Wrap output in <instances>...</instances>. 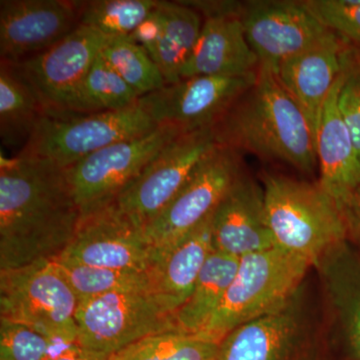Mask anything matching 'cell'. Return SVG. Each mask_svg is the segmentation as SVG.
I'll use <instances>...</instances> for the list:
<instances>
[{
    "label": "cell",
    "mask_w": 360,
    "mask_h": 360,
    "mask_svg": "<svg viewBox=\"0 0 360 360\" xmlns=\"http://www.w3.org/2000/svg\"><path fill=\"white\" fill-rule=\"evenodd\" d=\"M352 51L338 37L279 63L272 72L283 89L300 106L316 134L322 108Z\"/></svg>",
    "instance_id": "cell-20"
},
{
    "label": "cell",
    "mask_w": 360,
    "mask_h": 360,
    "mask_svg": "<svg viewBox=\"0 0 360 360\" xmlns=\"http://www.w3.org/2000/svg\"><path fill=\"white\" fill-rule=\"evenodd\" d=\"M99 54L141 96L167 84L148 52L129 37H111Z\"/></svg>",
    "instance_id": "cell-29"
},
{
    "label": "cell",
    "mask_w": 360,
    "mask_h": 360,
    "mask_svg": "<svg viewBox=\"0 0 360 360\" xmlns=\"http://www.w3.org/2000/svg\"><path fill=\"white\" fill-rule=\"evenodd\" d=\"M52 262L77 296L78 302L115 291H148L146 272L90 266L59 258Z\"/></svg>",
    "instance_id": "cell-27"
},
{
    "label": "cell",
    "mask_w": 360,
    "mask_h": 360,
    "mask_svg": "<svg viewBox=\"0 0 360 360\" xmlns=\"http://www.w3.org/2000/svg\"><path fill=\"white\" fill-rule=\"evenodd\" d=\"M241 21L259 66L271 70L285 59L338 39L307 11L302 1H246Z\"/></svg>",
    "instance_id": "cell-13"
},
{
    "label": "cell",
    "mask_w": 360,
    "mask_h": 360,
    "mask_svg": "<svg viewBox=\"0 0 360 360\" xmlns=\"http://www.w3.org/2000/svg\"><path fill=\"white\" fill-rule=\"evenodd\" d=\"M219 345L198 336L168 331L146 336L108 360H217Z\"/></svg>",
    "instance_id": "cell-28"
},
{
    "label": "cell",
    "mask_w": 360,
    "mask_h": 360,
    "mask_svg": "<svg viewBox=\"0 0 360 360\" xmlns=\"http://www.w3.org/2000/svg\"><path fill=\"white\" fill-rule=\"evenodd\" d=\"M243 174L240 153L217 144L167 207L144 229L153 250L169 248L200 226Z\"/></svg>",
    "instance_id": "cell-11"
},
{
    "label": "cell",
    "mask_w": 360,
    "mask_h": 360,
    "mask_svg": "<svg viewBox=\"0 0 360 360\" xmlns=\"http://www.w3.org/2000/svg\"><path fill=\"white\" fill-rule=\"evenodd\" d=\"M212 238L213 250L238 258L274 248L264 187L241 175L213 212Z\"/></svg>",
    "instance_id": "cell-18"
},
{
    "label": "cell",
    "mask_w": 360,
    "mask_h": 360,
    "mask_svg": "<svg viewBox=\"0 0 360 360\" xmlns=\"http://www.w3.org/2000/svg\"><path fill=\"white\" fill-rule=\"evenodd\" d=\"M205 18L219 16H241L245 2L229 0H187L182 1Z\"/></svg>",
    "instance_id": "cell-35"
},
{
    "label": "cell",
    "mask_w": 360,
    "mask_h": 360,
    "mask_svg": "<svg viewBox=\"0 0 360 360\" xmlns=\"http://www.w3.org/2000/svg\"><path fill=\"white\" fill-rule=\"evenodd\" d=\"M162 13H161L160 1H158L155 8L141 21V25L137 26L129 37V39L135 44L141 45L153 61L155 59L161 33H162Z\"/></svg>",
    "instance_id": "cell-34"
},
{
    "label": "cell",
    "mask_w": 360,
    "mask_h": 360,
    "mask_svg": "<svg viewBox=\"0 0 360 360\" xmlns=\"http://www.w3.org/2000/svg\"><path fill=\"white\" fill-rule=\"evenodd\" d=\"M75 323L78 345L108 357L146 336L176 331L174 315L148 290L115 291L78 302Z\"/></svg>",
    "instance_id": "cell-8"
},
{
    "label": "cell",
    "mask_w": 360,
    "mask_h": 360,
    "mask_svg": "<svg viewBox=\"0 0 360 360\" xmlns=\"http://www.w3.org/2000/svg\"><path fill=\"white\" fill-rule=\"evenodd\" d=\"M212 130L220 146L283 161L307 174L319 167L309 120L267 66L258 68L255 84Z\"/></svg>",
    "instance_id": "cell-2"
},
{
    "label": "cell",
    "mask_w": 360,
    "mask_h": 360,
    "mask_svg": "<svg viewBox=\"0 0 360 360\" xmlns=\"http://www.w3.org/2000/svg\"><path fill=\"white\" fill-rule=\"evenodd\" d=\"M141 97L99 54L73 94L68 113L122 110L134 105Z\"/></svg>",
    "instance_id": "cell-26"
},
{
    "label": "cell",
    "mask_w": 360,
    "mask_h": 360,
    "mask_svg": "<svg viewBox=\"0 0 360 360\" xmlns=\"http://www.w3.org/2000/svg\"><path fill=\"white\" fill-rule=\"evenodd\" d=\"M160 6L163 26L155 61L165 84H172L181 80L203 22L200 14L182 1H160Z\"/></svg>",
    "instance_id": "cell-25"
},
{
    "label": "cell",
    "mask_w": 360,
    "mask_h": 360,
    "mask_svg": "<svg viewBox=\"0 0 360 360\" xmlns=\"http://www.w3.org/2000/svg\"><path fill=\"white\" fill-rule=\"evenodd\" d=\"M158 0H96L82 2L79 25L108 37H129L155 6Z\"/></svg>",
    "instance_id": "cell-30"
},
{
    "label": "cell",
    "mask_w": 360,
    "mask_h": 360,
    "mask_svg": "<svg viewBox=\"0 0 360 360\" xmlns=\"http://www.w3.org/2000/svg\"><path fill=\"white\" fill-rule=\"evenodd\" d=\"M265 212L277 248L314 264L333 246L347 240L335 200L319 184L265 174Z\"/></svg>",
    "instance_id": "cell-4"
},
{
    "label": "cell",
    "mask_w": 360,
    "mask_h": 360,
    "mask_svg": "<svg viewBox=\"0 0 360 360\" xmlns=\"http://www.w3.org/2000/svg\"><path fill=\"white\" fill-rule=\"evenodd\" d=\"M80 8L68 0H1V60L16 63L58 44L79 25Z\"/></svg>",
    "instance_id": "cell-17"
},
{
    "label": "cell",
    "mask_w": 360,
    "mask_h": 360,
    "mask_svg": "<svg viewBox=\"0 0 360 360\" xmlns=\"http://www.w3.org/2000/svg\"><path fill=\"white\" fill-rule=\"evenodd\" d=\"M257 80V72L234 77L198 75L165 84L139 101L156 125L186 134L212 127Z\"/></svg>",
    "instance_id": "cell-12"
},
{
    "label": "cell",
    "mask_w": 360,
    "mask_h": 360,
    "mask_svg": "<svg viewBox=\"0 0 360 360\" xmlns=\"http://www.w3.org/2000/svg\"><path fill=\"white\" fill-rule=\"evenodd\" d=\"M44 360H108V356L89 352L77 342H51L49 354Z\"/></svg>",
    "instance_id": "cell-36"
},
{
    "label": "cell",
    "mask_w": 360,
    "mask_h": 360,
    "mask_svg": "<svg viewBox=\"0 0 360 360\" xmlns=\"http://www.w3.org/2000/svg\"><path fill=\"white\" fill-rule=\"evenodd\" d=\"M80 217L65 169L1 155L0 270L58 258L72 240Z\"/></svg>",
    "instance_id": "cell-1"
},
{
    "label": "cell",
    "mask_w": 360,
    "mask_h": 360,
    "mask_svg": "<svg viewBox=\"0 0 360 360\" xmlns=\"http://www.w3.org/2000/svg\"><path fill=\"white\" fill-rule=\"evenodd\" d=\"M179 134L174 127L158 125L149 134L115 142L66 168L82 215L115 202L149 161Z\"/></svg>",
    "instance_id": "cell-10"
},
{
    "label": "cell",
    "mask_w": 360,
    "mask_h": 360,
    "mask_svg": "<svg viewBox=\"0 0 360 360\" xmlns=\"http://www.w3.org/2000/svg\"><path fill=\"white\" fill-rule=\"evenodd\" d=\"M331 89L322 108L315 134L319 184L335 200L340 212L360 186V160L352 135L338 108V96L348 65Z\"/></svg>",
    "instance_id": "cell-19"
},
{
    "label": "cell",
    "mask_w": 360,
    "mask_h": 360,
    "mask_svg": "<svg viewBox=\"0 0 360 360\" xmlns=\"http://www.w3.org/2000/svg\"><path fill=\"white\" fill-rule=\"evenodd\" d=\"M51 345L33 329L0 319V360H44Z\"/></svg>",
    "instance_id": "cell-32"
},
{
    "label": "cell",
    "mask_w": 360,
    "mask_h": 360,
    "mask_svg": "<svg viewBox=\"0 0 360 360\" xmlns=\"http://www.w3.org/2000/svg\"><path fill=\"white\" fill-rule=\"evenodd\" d=\"M153 253L143 231L113 202L82 214L72 240L58 258L90 266L146 272Z\"/></svg>",
    "instance_id": "cell-15"
},
{
    "label": "cell",
    "mask_w": 360,
    "mask_h": 360,
    "mask_svg": "<svg viewBox=\"0 0 360 360\" xmlns=\"http://www.w3.org/2000/svg\"><path fill=\"white\" fill-rule=\"evenodd\" d=\"M110 39L78 25L46 51L14 63L34 90L45 113L66 115L73 94Z\"/></svg>",
    "instance_id": "cell-14"
},
{
    "label": "cell",
    "mask_w": 360,
    "mask_h": 360,
    "mask_svg": "<svg viewBox=\"0 0 360 360\" xmlns=\"http://www.w3.org/2000/svg\"><path fill=\"white\" fill-rule=\"evenodd\" d=\"M158 127L139 101L124 110L108 112L45 113L18 155L66 169L110 144L141 136Z\"/></svg>",
    "instance_id": "cell-6"
},
{
    "label": "cell",
    "mask_w": 360,
    "mask_h": 360,
    "mask_svg": "<svg viewBox=\"0 0 360 360\" xmlns=\"http://www.w3.org/2000/svg\"><path fill=\"white\" fill-rule=\"evenodd\" d=\"M217 360H331L323 312L307 279L276 309L225 336Z\"/></svg>",
    "instance_id": "cell-3"
},
{
    "label": "cell",
    "mask_w": 360,
    "mask_h": 360,
    "mask_svg": "<svg viewBox=\"0 0 360 360\" xmlns=\"http://www.w3.org/2000/svg\"><path fill=\"white\" fill-rule=\"evenodd\" d=\"M239 258L212 250L186 302L174 314L177 333L200 335L224 302L238 272Z\"/></svg>",
    "instance_id": "cell-23"
},
{
    "label": "cell",
    "mask_w": 360,
    "mask_h": 360,
    "mask_svg": "<svg viewBox=\"0 0 360 360\" xmlns=\"http://www.w3.org/2000/svg\"><path fill=\"white\" fill-rule=\"evenodd\" d=\"M347 240L360 250V186L341 210Z\"/></svg>",
    "instance_id": "cell-37"
},
{
    "label": "cell",
    "mask_w": 360,
    "mask_h": 360,
    "mask_svg": "<svg viewBox=\"0 0 360 360\" xmlns=\"http://www.w3.org/2000/svg\"><path fill=\"white\" fill-rule=\"evenodd\" d=\"M329 340L349 360H360V250L348 240L326 251L314 264Z\"/></svg>",
    "instance_id": "cell-16"
},
{
    "label": "cell",
    "mask_w": 360,
    "mask_h": 360,
    "mask_svg": "<svg viewBox=\"0 0 360 360\" xmlns=\"http://www.w3.org/2000/svg\"><path fill=\"white\" fill-rule=\"evenodd\" d=\"M307 11L338 37L360 46V0H305Z\"/></svg>",
    "instance_id": "cell-31"
},
{
    "label": "cell",
    "mask_w": 360,
    "mask_h": 360,
    "mask_svg": "<svg viewBox=\"0 0 360 360\" xmlns=\"http://www.w3.org/2000/svg\"><path fill=\"white\" fill-rule=\"evenodd\" d=\"M212 127L177 135L118 195L115 203L144 231L179 193L193 170L215 146Z\"/></svg>",
    "instance_id": "cell-9"
},
{
    "label": "cell",
    "mask_w": 360,
    "mask_h": 360,
    "mask_svg": "<svg viewBox=\"0 0 360 360\" xmlns=\"http://www.w3.org/2000/svg\"><path fill=\"white\" fill-rule=\"evenodd\" d=\"M44 115V108L39 97L15 63L1 60L0 137L2 143L8 148L20 144L25 146Z\"/></svg>",
    "instance_id": "cell-24"
},
{
    "label": "cell",
    "mask_w": 360,
    "mask_h": 360,
    "mask_svg": "<svg viewBox=\"0 0 360 360\" xmlns=\"http://www.w3.org/2000/svg\"><path fill=\"white\" fill-rule=\"evenodd\" d=\"M338 108L360 160V59L354 52L338 96Z\"/></svg>",
    "instance_id": "cell-33"
},
{
    "label": "cell",
    "mask_w": 360,
    "mask_h": 360,
    "mask_svg": "<svg viewBox=\"0 0 360 360\" xmlns=\"http://www.w3.org/2000/svg\"><path fill=\"white\" fill-rule=\"evenodd\" d=\"M77 307L52 260L0 270V319L23 324L51 342H77Z\"/></svg>",
    "instance_id": "cell-7"
},
{
    "label": "cell",
    "mask_w": 360,
    "mask_h": 360,
    "mask_svg": "<svg viewBox=\"0 0 360 360\" xmlns=\"http://www.w3.org/2000/svg\"><path fill=\"white\" fill-rule=\"evenodd\" d=\"M259 60L246 39L241 16L205 18L200 39L181 72V79L243 77L257 72Z\"/></svg>",
    "instance_id": "cell-22"
},
{
    "label": "cell",
    "mask_w": 360,
    "mask_h": 360,
    "mask_svg": "<svg viewBox=\"0 0 360 360\" xmlns=\"http://www.w3.org/2000/svg\"><path fill=\"white\" fill-rule=\"evenodd\" d=\"M312 264L274 246L239 258L219 309L198 338L219 345L234 329L285 302L307 279Z\"/></svg>",
    "instance_id": "cell-5"
},
{
    "label": "cell",
    "mask_w": 360,
    "mask_h": 360,
    "mask_svg": "<svg viewBox=\"0 0 360 360\" xmlns=\"http://www.w3.org/2000/svg\"><path fill=\"white\" fill-rule=\"evenodd\" d=\"M212 214L177 243L153 253L146 271L148 292L167 314L174 315L186 302L213 250Z\"/></svg>",
    "instance_id": "cell-21"
}]
</instances>
